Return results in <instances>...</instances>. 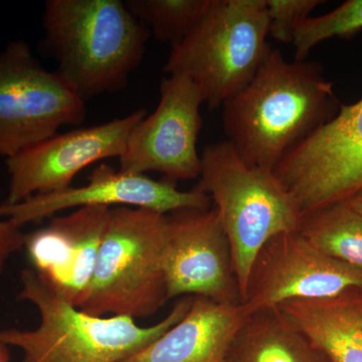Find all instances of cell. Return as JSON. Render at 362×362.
Returning <instances> with one entry per match:
<instances>
[{"mask_svg":"<svg viewBox=\"0 0 362 362\" xmlns=\"http://www.w3.org/2000/svg\"><path fill=\"white\" fill-rule=\"evenodd\" d=\"M340 106L320 64L288 62L270 45L249 84L223 105V128L247 165L273 171Z\"/></svg>","mask_w":362,"mask_h":362,"instance_id":"obj_1","label":"cell"},{"mask_svg":"<svg viewBox=\"0 0 362 362\" xmlns=\"http://www.w3.org/2000/svg\"><path fill=\"white\" fill-rule=\"evenodd\" d=\"M42 25L57 74L85 101L125 88L150 37L121 0H47Z\"/></svg>","mask_w":362,"mask_h":362,"instance_id":"obj_2","label":"cell"},{"mask_svg":"<svg viewBox=\"0 0 362 362\" xmlns=\"http://www.w3.org/2000/svg\"><path fill=\"white\" fill-rule=\"evenodd\" d=\"M18 300L35 305V329L2 330L8 346L18 347L23 362H121L163 335L189 310L194 297H181L168 316L147 327L128 316L98 317L73 306L52 291L33 268L21 274Z\"/></svg>","mask_w":362,"mask_h":362,"instance_id":"obj_3","label":"cell"},{"mask_svg":"<svg viewBox=\"0 0 362 362\" xmlns=\"http://www.w3.org/2000/svg\"><path fill=\"white\" fill-rule=\"evenodd\" d=\"M199 177L195 188L211 197L230 242L243 302L262 247L296 232L301 214L273 171L247 165L228 141L204 149Z\"/></svg>","mask_w":362,"mask_h":362,"instance_id":"obj_4","label":"cell"},{"mask_svg":"<svg viewBox=\"0 0 362 362\" xmlns=\"http://www.w3.org/2000/svg\"><path fill=\"white\" fill-rule=\"evenodd\" d=\"M268 35L266 0H211L192 33L171 47L163 71L190 78L214 110L256 75Z\"/></svg>","mask_w":362,"mask_h":362,"instance_id":"obj_5","label":"cell"},{"mask_svg":"<svg viewBox=\"0 0 362 362\" xmlns=\"http://www.w3.org/2000/svg\"><path fill=\"white\" fill-rule=\"evenodd\" d=\"M168 214L137 207L111 209L90 292V315L143 318L168 301L163 249Z\"/></svg>","mask_w":362,"mask_h":362,"instance_id":"obj_6","label":"cell"},{"mask_svg":"<svg viewBox=\"0 0 362 362\" xmlns=\"http://www.w3.org/2000/svg\"><path fill=\"white\" fill-rule=\"evenodd\" d=\"M86 101L56 71H47L25 40L0 51V156L11 157L84 123Z\"/></svg>","mask_w":362,"mask_h":362,"instance_id":"obj_7","label":"cell"},{"mask_svg":"<svg viewBox=\"0 0 362 362\" xmlns=\"http://www.w3.org/2000/svg\"><path fill=\"white\" fill-rule=\"evenodd\" d=\"M273 173L302 216L361 192L362 99L341 105L337 115L283 157Z\"/></svg>","mask_w":362,"mask_h":362,"instance_id":"obj_8","label":"cell"},{"mask_svg":"<svg viewBox=\"0 0 362 362\" xmlns=\"http://www.w3.org/2000/svg\"><path fill=\"white\" fill-rule=\"evenodd\" d=\"M204 103L201 90L190 78L180 74L162 78L158 106L131 131L119 158L120 170L135 175L156 171L173 182L199 177L197 144Z\"/></svg>","mask_w":362,"mask_h":362,"instance_id":"obj_9","label":"cell"},{"mask_svg":"<svg viewBox=\"0 0 362 362\" xmlns=\"http://www.w3.org/2000/svg\"><path fill=\"white\" fill-rule=\"evenodd\" d=\"M168 216L163 269L168 301L189 296L242 304L232 249L216 209H180Z\"/></svg>","mask_w":362,"mask_h":362,"instance_id":"obj_10","label":"cell"},{"mask_svg":"<svg viewBox=\"0 0 362 362\" xmlns=\"http://www.w3.org/2000/svg\"><path fill=\"white\" fill-rule=\"evenodd\" d=\"M362 292V270L312 246L298 230L280 233L252 264L244 300L247 313L289 300L325 299Z\"/></svg>","mask_w":362,"mask_h":362,"instance_id":"obj_11","label":"cell"},{"mask_svg":"<svg viewBox=\"0 0 362 362\" xmlns=\"http://www.w3.org/2000/svg\"><path fill=\"white\" fill-rule=\"evenodd\" d=\"M147 112L139 109L114 120L57 133L6 158L9 173L6 204H16L35 194L59 192L90 164L120 158L131 131Z\"/></svg>","mask_w":362,"mask_h":362,"instance_id":"obj_12","label":"cell"},{"mask_svg":"<svg viewBox=\"0 0 362 362\" xmlns=\"http://www.w3.org/2000/svg\"><path fill=\"white\" fill-rule=\"evenodd\" d=\"M89 206L137 207L169 214L180 209H209L213 202L195 187L183 192L173 181L152 180L146 175L124 173L100 164L85 187L33 195L16 204L4 202L0 204V218L23 226L66 209Z\"/></svg>","mask_w":362,"mask_h":362,"instance_id":"obj_13","label":"cell"},{"mask_svg":"<svg viewBox=\"0 0 362 362\" xmlns=\"http://www.w3.org/2000/svg\"><path fill=\"white\" fill-rule=\"evenodd\" d=\"M110 211L107 206L78 207L25 235L33 270L52 292L77 308L89 294Z\"/></svg>","mask_w":362,"mask_h":362,"instance_id":"obj_14","label":"cell"},{"mask_svg":"<svg viewBox=\"0 0 362 362\" xmlns=\"http://www.w3.org/2000/svg\"><path fill=\"white\" fill-rule=\"evenodd\" d=\"M247 315L243 304H221L194 297L181 320L121 362H228L233 338Z\"/></svg>","mask_w":362,"mask_h":362,"instance_id":"obj_15","label":"cell"},{"mask_svg":"<svg viewBox=\"0 0 362 362\" xmlns=\"http://www.w3.org/2000/svg\"><path fill=\"white\" fill-rule=\"evenodd\" d=\"M277 308L329 362H362V292L289 300Z\"/></svg>","mask_w":362,"mask_h":362,"instance_id":"obj_16","label":"cell"},{"mask_svg":"<svg viewBox=\"0 0 362 362\" xmlns=\"http://www.w3.org/2000/svg\"><path fill=\"white\" fill-rule=\"evenodd\" d=\"M228 362H329L277 307L247 315L233 338Z\"/></svg>","mask_w":362,"mask_h":362,"instance_id":"obj_17","label":"cell"},{"mask_svg":"<svg viewBox=\"0 0 362 362\" xmlns=\"http://www.w3.org/2000/svg\"><path fill=\"white\" fill-rule=\"evenodd\" d=\"M298 232L319 251L362 270V216L344 202L305 214Z\"/></svg>","mask_w":362,"mask_h":362,"instance_id":"obj_18","label":"cell"},{"mask_svg":"<svg viewBox=\"0 0 362 362\" xmlns=\"http://www.w3.org/2000/svg\"><path fill=\"white\" fill-rule=\"evenodd\" d=\"M211 0H128L133 16L157 40L180 44L202 20Z\"/></svg>","mask_w":362,"mask_h":362,"instance_id":"obj_19","label":"cell"},{"mask_svg":"<svg viewBox=\"0 0 362 362\" xmlns=\"http://www.w3.org/2000/svg\"><path fill=\"white\" fill-rule=\"evenodd\" d=\"M361 30L362 0H349L329 13L309 16L295 33V59L305 61L311 49L323 40L350 37Z\"/></svg>","mask_w":362,"mask_h":362,"instance_id":"obj_20","label":"cell"},{"mask_svg":"<svg viewBox=\"0 0 362 362\" xmlns=\"http://www.w3.org/2000/svg\"><path fill=\"white\" fill-rule=\"evenodd\" d=\"M320 4V0H266L269 35L279 42L293 44L298 26Z\"/></svg>","mask_w":362,"mask_h":362,"instance_id":"obj_21","label":"cell"},{"mask_svg":"<svg viewBox=\"0 0 362 362\" xmlns=\"http://www.w3.org/2000/svg\"><path fill=\"white\" fill-rule=\"evenodd\" d=\"M25 235L21 226L11 220L0 221V275L9 258L25 247Z\"/></svg>","mask_w":362,"mask_h":362,"instance_id":"obj_22","label":"cell"},{"mask_svg":"<svg viewBox=\"0 0 362 362\" xmlns=\"http://www.w3.org/2000/svg\"><path fill=\"white\" fill-rule=\"evenodd\" d=\"M350 209H354L356 213L361 214L362 216V190L358 194L354 195L351 199L344 202Z\"/></svg>","mask_w":362,"mask_h":362,"instance_id":"obj_23","label":"cell"},{"mask_svg":"<svg viewBox=\"0 0 362 362\" xmlns=\"http://www.w3.org/2000/svg\"><path fill=\"white\" fill-rule=\"evenodd\" d=\"M9 359H11V356H9L8 345L2 340L1 334H0V362H9Z\"/></svg>","mask_w":362,"mask_h":362,"instance_id":"obj_24","label":"cell"}]
</instances>
